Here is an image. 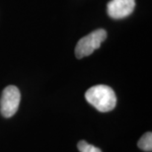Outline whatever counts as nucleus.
<instances>
[{"instance_id":"1","label":"nucleus","mask_w":152,"mask_h":152,"mask_svg":"<svg viewBox=\"0 0 152 152\" xmlns=\"http://www.w3.org/2000/svg\"><path fill=\"white\" fill-rule=\"evenodd\" d=\"M85 99L102 113L114 110L117 105V96L114 90L107 85H96L89 88L85 93Z\"/></svg>"},{"instance_id":"2","label":"nucleus","mask_w":152,"mask_h":152,"mask_svg":"<svg viewBox=\"0 0 152 152\" xmlns=\"http://www.w3.org/2000/svg\"><path fill=\"white\" fill-rule=\"evenodd\" d=\"M107 38V33L105 30L99 29L92 32L79 39L75 47V56L77 58H83L92 54L97 48L101 47L102 42Z\"/></svg>"},{"instance_id":"3","label":"nucleus","mask_w":152,"mask_h":152,"mask_svg":"<svg viewBox=\"0 0 152 152\" xmlns=\"http://www.w3.org/2000/svg\"><path fill=\"white\" fill-rule=\"evenodd\" d=\"M21 101V94L16 86L10 85L3 90L0 99V113L4 118H11L17 113Z\"/></svg>"},{"instance_id":"4","label":"nucleus","mask_w":152,"mask_h":152,"mask_svg":"<svg viewBox=\"0 0 152 152\" xmlns=\"http://www.w3.org/2000/svg\"><path fill=\"white\" fill-rule=\"evenodd\" d=\"M134 0H112L108 3V14L113 19H123L134 10Z\"/></svg>"},{"instance_id":"5","label":"nucleus","mask_w":152,"mask_h":152,"mask_svg":"<svg viewBox=\"0 0 152 152\" xmlns=\"http://www.w3.org/2000/svg\"><path fill=\"white\" fill-rule=\"evenodd\" d=\"M137 146L144 151L149 152L152 150V133L150 132L144 133L141 136L137 142Z\"/></svg>"},{"instance_id":"6","label":"nucleus","mask_w":152,"mask_h":152,"mask_svg":"<svg viewBox=\"0 0 152 152\" xmlns=\"http://www.w3.org/2000/svg\"><path fill=\"white\" fill-rule=\"evenodd\" d=\"M77 148L80 152H102V150L100 149V148L88 143V142L85 140L79 141L77 144Z\"/></svg>"}]
</instances>
